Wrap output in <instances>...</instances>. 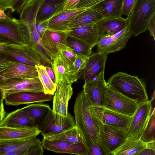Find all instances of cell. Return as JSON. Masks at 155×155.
Here are the masks:
<instances>
[{
    "label": "cell",
    "mask_w": 155,
    "mask_h": 155,
    "mask_svg": "<svg viewBox=\"0 0 155 155\" xmlns=\"http://www.w3.org/2000/svg\"><path fill=\"white\" fill-rule=\"evenodd\" d=\"M89 104L83 90L76 97L74 105L75 125L87 144L98 143L102 124L90 112Z\"/></svg>",
    "instance_id": "1"
},
{
    "label": "cell",
    "mask_w": 155,
    "mask_h": 155,
    "mask_svg": "<svg viewBox=\"0 0 155 155\" xmlns=\"http://www.w3.org/2000/svg\"><path fill=\"white\" fill-rule=\"evenodd\" d=\"M107 83L123 94L137 100L138 103L148 100L145 81L137 76L119 71L109 78Z\"/></svg>",
    "instance_id": "2"
},
{
    "label": "cell",
    "mask_w": 155,
    "mask_h": 155,
    "mask_svg": "<svg viewBox=\"0 0 155 155\" xmlns=\"http://www.w3.org/2000/svg\"><path fill=\"white\" fill-rule=\"evenodd\" d=\"M155 15V0H137L131 16L128 19L133 35L137 36L147 30Z\"/></svg>",
    "instance_id": "3"
},
{
    "label": "cell",
    "mask_w": 155,
    "mask_h": 155,
    "mask_svg": "<svg viewBox=\"0 0 155 155\" xmlns=\"http://www.w3.org/2000/svg\"><path fill=\"white\" fill-rule=\"evenodd\" d=\"M73 94L72 84L61 82L57 84L53 98L52 114L57 125L65 124L71 114L68 112L69 101Z\"/></svg>",
    "instance_id": "4"
},
{
    "label": "cell",
    "mask_w": 155,
    "mask_h": 155,
    "mask_svg": "<svg viewBox=\"0 0 155 155\" xmlns=\"http://www.w3.org/2000/svg\"><path fill=\"white\" fill-rule=\"evenodd\" d=\"M108 86L104 107L119 113L132 116L137 107V101L123 94L112 86Z\"/></svg>",
    "instance_id": "5"
},
{
    "label": "cell",
    "mask_w": 155,
    "mask_h": 155,
    "mask_svg": "<svg viewBox=\"0 0 155 155\" xmlns=\"http://www.w3.org/2000/svg\"><path fill=\"white\" fill-rule=\"evenodd\" d=\"M127 138L126 130L102 124L99 134L98 144L104 155H110Z\"/></svg>",
    "instance_id": "6"
},
{
    "label": "cell",
    "mask_w": 155,
    "mask_h": 155,
    "mask_svg": "<svg viewBox=\"0 0 155 155\" xmlns=\"http://www.w3.org/2000/svg\"><path fill=\"white\" fill-rule=\"evenodd\" d=\"M1 52L20 63L35 66L41 63L40 56L29 44L8 43Z\"/></svg>",
    "instance_id": "7"
},
{
    "label": "cell",
    "mask_w": 155,
    "mask_h": 155,
    "mask_svg": "<svg viewBox=\"0 0 155 155\" xmlns=\"http://www.w3.org/2000/svg\"><path fill=\"white\" fill-rule=\"evenodd\" d=\"M132 35L128 24L117 33L101 38L96 45L97 51L107 54L119 51L125 48Z\"/></svg>",
    "instance_id": "8"
},
{
    "label": "cell",
    "mask_w": 155,
    "mask_h": 155,
    "mask_svg": "<svg viewBox=\"0 0 155 155\" xmlns=\"http://www.w3.org/2000/svg\"><path fill=\"white\" fill-rule=\"evenodd\" d=\"M152 112L151 101L138 103L127 132V138L140 139L149 120Z\"/></svg>",
    "instance_id": "9"
},
{
    "label": "cell",
    "mask_w": 155,
    "mask_h": 155,
    "mask_svg": "<svg viewBox=\"0 0 155 155\" xmlns=\"http://www.w3.org/2000/svg\"><path fill=\"white\" fill-rule=\"evenodd\" d=\"M88 108L90 112L102 124L122 129L127 132L132 116L119 113L104 107L89 104Z\"/></svg>",
    "instance_id": "10"
},
{
    "label": "cell",
    "mask_w": 155,
    "mask_h": 155,
    "mask_svg": "<svg viewBox=\"0 0 155 155\" xmlns=\"http://www.w3.org/2000/svg\"><path fill=\"white\" fill-rule=\"evenodd\" d=\"M0 90L3 98L7 94L17 92H44L43 86L38 77L8 79L0 83Z\"/></svg>",
    "instance_id": "11"
},
{
    "label": "cell",
    "mask_w": 155,
    "mask_h": 155,
    "mask_svg": "<svg viewBox=\"0 0 155 155\" xmlns=\"http://www.w3.org/2000/svg\"><path fill=\"white\" fill-rule=\"evenodd\" d=\"M103 72L95 79L84 84L83 90L90 105L104 107L108 85Z\"/></svg>",
    "instance_id": "12"
},
{
    "label": "cell",
    "mask_w": 155,
    "mask_h": 155,
    "mask_svg": "<svg viewBox=\"0 0 155 155\" xmlns=\"http://www.w3.org/2000/svg\"><path fill=\"white\" fill-rule=\"evenodd\" d=\"M51 65L56 84L61 82L72 84L80 77L76 74L73 65L65 60L58 51L53 58Z\"/></svg>",
    "instance_id": "13"
},
{
    "label": "cell",
    "mask_w": 155,
    "mask_h": 155,
    "mask_svg": "<svg viewBox=\"0 0 155 155\" xmlns=\"http://www.w3.org/2000/svg\"><path fill=\"white\" fill-rule=\"evenodd\" d=\"M0 39L8 43H27L22 28L16 19L9 17L0 19Z\"/></svg>",
    "instance_id": "14"
},
{
    "label": "cell",
    "mask_w": 155,
    "mask_h": 155,
    "mask_svg": "<svg viewBox=\"0 0 155 155\" xmlns=\"http://www.w3.org/2000/svg\"><path fill=\"white\" fill-rule=\"evenodd\" d=\"M41 133L37 126L12 127L0 125V143L27 140Z\"/></svg>",
    "instance_id": "15"
},
{
    "label": "cell",
    "mask_w": 155,
    "mask_h": 155,
    "mask_svg": "<svg viewBox=\"0 0 155 155\" xmlns=\"http://www.w3.org/2000/svg\"><path fill=\"white\" fill-rule=\"evenodd\" d=\"M52 95L47 94L44 92H22L10 94L4 97L7 105L17 106L23 104L43 103L53 100Z\"/></svg>",
    "instance_id": "16"
},
{
    "label": "cell",
    "mask_w": 155,
    "mask_h": 155,
    "mask_svg": "<svg viewBox=\"0 0 155 155\" xmlns=\"http://www.w3.org/2000/svg\"><path fill=\"white\" fill-rule=\"evenodd\" d=\"M44 149L55 153L78 155H88L87 147L82 143H73L61 140H49L43 138L42 141Z\"/></svg>",
    "instance_id": "17"
},
{
    "label": "cell",
    "mask_w": 155,
    "mask_h": 155,
    "mask_svg": "<svg viewBox=\"0 0 155 155\" xmlns=\"http://www.w3.org/2000/svg\"><path fill=\"white\" fill-rule=\"evenodd\" d=\"M107 55L97 51L88 57L82 73L84 84L93 81L101 72H104Z\"/></svg>",
    "instance_id": "18"
},
{
    "label": "cell",
    "mask_w": 155,
    "mask_h": 155,
    "mask_svg": "<svg viewBox=\"0 0 155 155\" xmlns=\"http://www.w3.org/2000/svg\"><path fill=\"white\" fill-rule=\"evenodd\" d=\"M98 22L72 28L68 37L78 40L92 49L101 38Z\"/></svg>",
    "instance_id": "19"
},
{
    "label": "cell",
    "mask_w": 155,
    "mask_h": 155,
    "mask_svg": "<svg viewBox=\"0 0 155 155\" xmlns=\"http://www.w3.org/2000/svg\"><path fill=\"white\" fill-rule=\"evenodd\" d=\"M87 9L81 8L62 10L50 18L48 29L68 33L71 30L69 27L70 22Z\"/></svg>",
    "instance_id": "20"
},
{
    "label": "cell",
    "mask_w": 155,
    "mask_h": 155,
    "mask_svg": "<svg viewBox=\"0 0 155 155\" xmlns=\"http://www.w3.org/2000/svg\"><path fill=\"white\" fill-rule=\"evenodd\" d=\"M68 33L48 29L41 38L42 45L53 60L58 52L57 45L60 43L67 44Z\"/></svg>",
    "instance_id": "21"
},
{
    "label": "cell",
    "mask_w": 155,
    "mask_h": 155,
    "mask_svg": "<svg viewBox=\"0 0 155 155\" xmlns=\"http://www.w3.org/2000/svg\"><path fill=\"white\" fill-rule=\"evenodd\" d=\"M9 63L8 68L1 74L7 80L38 77L37 70L35 66L20 63L13 60H10Z\"/></svg>",
    "instance_id": "22"
},
{
    "label": "cell",
    "mask_w": 155,
    "mask_h": 155,
    "mask_svg": "<svg viewBox=\"0 0 155 155\" xmlns=\"http://www.w3.org/2000/svg\"><path fill=\"white\" fill-rule=\"evenodd\" d=\"M21 21L27 30L28 44L39 54L43 62L51 65L52 60L43 48L41 43V37L37 30L36 18L31 22Z\"/></svg>",
    "instance_id": "23"
},
{
    "label": "cell",
    "mask_w": 155,
    "mask_h": 155,
    "mask_svg": "<svg viewBox=\"0 0 155 155\" xmlns=\"http://www.w3.org/2000/svg\"><path fill=\"white\" fill-rule=\"evenodd\" d=\"M74 125V119L71 114L65 124L63 125L56 124L51 109L38 122L36 126L42 135L57 133Z\"/></svg>",
    "instance_id": "24"
},
{
    "label": "cell",
    "mask_w": 155,
    "mask_h": 155,
    "mask_svg": "<svg viewBox=\"0 0 155 155\" xmlns=\"http://www.w3.org/2000/svg\"><path fill=\"white\" fill-rule=\"evenodd\" d=\"M103 18L102 8L98 4L81 13L70 22L69 27L71 29L79 26L96 23Z\"/></svg>",
    "instance_id": "25"
},
{
    "label": "cell",
    "mask_w": 155,
    "mask_h": 155,
    "mask_svg": "<svg viewBox=\"0 0 155 155\" xmlns=\"http://www.w3.org/2000/svg\"><path fill=\"white\" fill-rule=\"evenodd\" d=\"M98 24L101 38L121 30L128 25L129 22L127 18L121 17L104 18L98 22Z\"/></svg>",
    "instance_id": "26"
},
{
    "label": "cell",
    "mask_w": 155,
    "mask_h": 155,
    "mask_svg": "<svg viewBox=\"0 0 155 155\" xmlns=\"http://www.w3.org/2000/svg\"><path fill=\"white\" fill-rule=\"evenodd\" d=\"M43 138L49 140H61L73 143H82L88 147L86 142L83 139L80 131L75 125L55 133L42 135Z\"/></svg>",
    "instance_id": "27"
},
{
    "label": "cell",
    "mask_w": 155,
    "mask_h": 155,
    "mask_svg": "<svg viewBox=\"0 0 155 155\" xmlns=\"http://www.w3.org/2000/svg\"><path fill=\"white\" fill-rule=\"evenodd\" d=\"M0 125L12 127L36 126L35 121L26 114L22 108L6 115Z\"/></svg>",
    "instance_id": "28"
},
{
    "label": "cell",
    "mask_w": 155,
    "mask_h": 155,
    "mask_svg": "<svg viewBox=\"0 0 155 155\" xmlns=\"http://www.w3.org/2000/svg\"><path fill=\"white\" fill-rule=\"evenodd\" d=\"M66 0H44L39 9L36 22L49 19L63 10Z\"/></svg>",
    "instance_id": "29"
},
{
    "label": "cell",
    "mask_w": 155,
    "mask_h": 155,
    "mask_svg": "<svg viewBox=\"0 0 155 155\" xmlns=\"http://www.w3.org/2000/svg\"><path fill=\"white\" fill-rule=\"evenodd\" d=\"M146 143L140 138H127L117 149L111 153L112 155H138L146 147Z\"/></svg>",
    "instance_id": "30"
},
{
    "label": "cell",
    "mask_w": 155,
    "mask_h": 155,
    "mask_svg": "<svg viewBox=\"0 0 155 155\" xmlns=\"http://www.w3.org/2000/svg\"><path fill=\"white\" fill-rule=\"evenodd\" d=\"M43 148L41 142L36 137L29 139L20 147L5 155H42Z\"/></svg>",
    "instance_id": "31"
},
{
    "label": "cell",
    "mask_w": 155,
    "mask_h": 155,
    "mask_svg": "<svg viewBox=\"0 0 155 155\" xmlns=\"http://www.w3.org/2000/svg\"><path fill=\"white\" fill-rule=\"evenodd\" d=\"M123 0H105L98 4L103 10L104 18H113L122 17Z\"/></svg>",
    "instance_id": "32"
},
{
    "label": "cell",
    "mask_w": 155,
    "mask_h": 155,
    "mask_svg": "<svg viewBox=\"0 0 155 155\" xmlns=\"http://www.w3.org/2000/svg\"><path fill=\"white\" fill-rule=\"evenodd\" d=\"M23 110L35 122H38L51 110L50 106L47 104L41 103L32 104L22 107Z\"/></svg>",
    "instance_id": "33"
},
{
    "label": "cell",
    "mask_w": 155,
    "mask_h": 155,
    "mask_svg": "<svg viewBox=\"0 0 155 155\" xmlns=\"http://www.w3.org/2000/svg\"><path fill=\"white\" fill-rule=\"evenodd\" d=\"M38 73V77L46 94L53 95L56 91L57 84L52 80L48 75L46 66L42 64L35 66Z\"/></svg>",
    "instance_id": "34"
},
{
    "label": "cell",
    "mask_w": 155,
    "mask_h": 155,
    "mask_svg": "<svg viewBox=\"0 0 155 155\" xmlns=\"http://www.w3.org/2000/svg\"><path fill=\"white\" fill-rule=\"evenodd\" d=\"M146 143L155 141V111H152L147 124L140 138Z\"/></svg>",
    "instance_id": "35"
},
{
    "label": "cell",
    "mask_w": 155,
    "mask_h": 155,
    "mask_svg": "<svg viewBox=\"0 0 155 155\" xmlns=\"http://www.w3.org/2000/svg\"><path fill=\"white\" fill-rule=\"evenodd\" d=\"M67 40V45L78 54L88 57L92 53V48L87 45L76 39L69 37Z\"/></svg>",
    "instance_id": "36"
},
{
    "label": "cell",
    "mask_w": 155,
    "mask_h": 155,
    "mask_svg": "<svg viewBox=\"0 0 155 155\" xmlns=\"http://www.w3.org/2000/svg\"><path fill=\"white\" fill-rule=\"evenodd\" d=\"M57 49L65 60L73 65L77 53L72 49L67 44L60 43L57 45Z\"/></svg>",
    "instance_id": "37"
},
{
    "label": "cell",
    "mask_w": 155,
    "mask_h": 155,
    "mask_svg": "<svg viewBox=\"0 0 155 155\" xmlns=\"http://www.w3.org/2000/svg\"><path fill=\"white\" fill-rule=\"evenodd\" d=\"M29 139L0 143V155H5L7 153L17 149Z\"/></svg>",
    "instance_id": "38"
},
{
    "label": "cell",
    "mask_w": 155,
    "mask_h": 155,
    "mask_svg": "<svg viewBox=\"0 0 155 155\" xmlns=\"http://www.w3.org/2000/svg\"><path fill=\"white\" fill-rule=\"evenodd\" d=\"M88 57L76 54L73 66L76 74L80 76L82 74Z\"/></svg>",
    "instance_id": "39"
},
{
    "label": "cell",
    "mask_w": 155,
    "mask_h": 155,
    "mask_svg": "<svg viewBox=\"0 0 155 155\" xmlns=\"http://www.w3.org/2000/svg\"><path fill=\"white\" fill-rule=\"evenodd\" d=\"M137 0H123L122 7L123 15L128 19L131 15Z\"/></svg>",
    "instance_id": "40"
},
{
    "label": "cell",
    "mask_w": 155,
    "mask_h": 155,
    "mask_svg": "<svg viewBox=\"0 0 155 155\" xmlns=\"http://www.w3.org/2000/svg\"><path fill=\"white\" fill-rule=\"evenodd\" d=\"M105 0H81L77 8H85L87 9L94 7Z\"/></svg>",
    "instance_id": "41"
},
{
    "label": "cell",
    "mask_w": 155,
    "mask_h": 155,
    "mask_svg": "<svg viewBox=\"0 0 155 155\" xmlns=\"http://www.w3.org/2000/svg\"><path fill=\"white\" fill-rule=\"evenodd\" d=\"M12 60L7 55L0 52V74L7 69L9 66V61Z\"/></svg>",
    "instance_id": "42"
},
{
    "label": "cell",
    "mask_w": 155,
    "mask_h": 155,
    "mask_svg": "<svg viewBox=\"0 0 155 155\" xmlns=\"http://www.w3.org/2000/svg\"><path fill=\"white\" fill-rule=\"evenodd\" d=\"M88 147V155H103L104 153L102 149L97 143H89Z\"/></svg>",
    "instance_id": "43"
},
{
    "label": "cell",
    "mask_w": 155,
    "mask_h": 155,
    "mask_svg": "<svg viewBox=\"0 0 155 155\" xmlns=\"http://www.w3.org/2000/svg\"><path fill=\"white\" fill-rule=\"evenodd\" d=\"M50 19L36 22V27L41 38L48 29Z\"/></svg>",
    "instance_id": "44"
},
{
    "label": "cell",
    "mask_w": 155,
    "mask_h": 155,
    "mask_svg": "<svg viewBox=\"0 0 155 155\" xmlns=\"http://www.w3.org/2000/svg\"><path fill=\"white\" fill-rule=\"evenodd\" d=\"M155 141L146 143V147L138 155H155Z\"/></svg>",
    "instance_id": "45"
},
{
    "label": "cell",
    "mask_w": 155,
    "mask_h": 155,
    "mask_svg": "<svg viewBox=\"0 0 155 155\" xmlns=\"http://www.w3.org/2000/svg\"><path fill=\"white\" fill-rule=\"evenodd\" d=\"M17 0H0V8L5 11L11 10Z\"/></svg>",
    "instance_id": "46"
},
{
    "label": "cell",
    "mask_w": 155,
    "mask_h": 155,
    "mask_svg": "<svg viewBox=\"0 0 155 155\" xmlns=\"http://www.w3.org/2000/svg\"><path fill=\"white\" fill-rule=\"evenodd\" d=\"M81 0H66L62 10L74 9L77 8L78 5Z\"/></svg>",
    "instance_id": "47"
},
{
    "label": "cell",
    "mask_w": 155,
    "mask_h": 155,
    "mask_svg": "<svg viewBox=\"0 0 155 155\" xmlns=\"http://www.w3.org/2000/svg\"><path fill=\"white\" fill-rule=\"evenodd\" d=\"M150 33V35L155 40V15H154L149 21L147 27Z\"/></svg>",
    "instance_id": "48"
},
{
    "label": "cell",
    "mask_w": 155,
    "mask_h": 155,
    "mask_svg": "<svg viewBox=\"0 0 155 155\" xmlns=\"http://www.w3.org/2000/svg\"><path fill=\"white\" fill-rule=\"evenodd\" d=\"M3 100L0 102V124L6 115L3 104Z\"/></svg>",
    "instance_id": "49"
},
{
    "label": "cell",
    "mask_w": 155,
    "mask_h": 155,
    "mask_svg": "<svg viewBox=\"0 0 155 155\" xmlns=\"http://www.w3.org/2000/svg\"><path fill=\"white\" fill-rule=\"evenodd\" d=\"M46 68L48 75L52 80L54 83H56L55 75L52 67L46 66Z\"/></svg>",
    "instance_id": "50"
},
{
    "label": "cell",
    "mask_w": 155,
    "mask_h": 155,
    "mask_svg": "<svg viewBox=\"0 0 155 155\" xmlns=\"http://www.w3.org/2000/svg\"><path fill=\"white\" fill-rule=\"evenodd\" d=\"M8 17L9 16L5 13V10L0 8V19H5Z\"/></svg>",
    "instance_id": "51"
},
{
    "label": "cell",
    "mask_w": 155,
    "mask_h": 155,
    "mask_svg": "<svg viewBox=\"0 0 155 155\" xmlns=\"http://www.w3.org/2000/svg\"><path fill=\"white\" fill-rule=\"evenodd\" d=\"M8 43L0 41V52H2L5 47L6 45Z\"/></svg>",
    "instance_id": "52"
},
{
    "label": "cell",
    "mask_w": 155,
    "mask_h": 155,
    "mask_svg": "<svg viewBox=\"0 0 155 155\" xmlns=\"http://www.w3.org/2000/svg\"><path fill=\"white\" fill-rule=\"evenodd\" d=\"M7 80V79L5 78L0 74V83H3Z\"/></svg>",
    "instance_id": "53"
},
{
    "label": "cell",
    "mask_w": 155,
    "mask_h": 155,
    "mask_svg": "<svg viewBox=\"0 0 155 155\" xmlns=\"http://www.w3.org/2000/svg\"><path fill=\"white\" fill-rule=\"evenodd\" d=\"M43 0H27V1L30 2H41L43 1Z\"/></svg>",
    "instance_id": "54"
},
{
    "label": "cell",
    "mask_w": 155,
    "mask_h": 155,
    "mask_svg": "<svg viewBox=\"0 0 155 155\" xmlns=\"http://www.w3.org/2000/svg\"><path fill=\"white\" fill-rule=\"evenodd\" d=\"M4 100L3 94L0 90V102Z\"/></svg>",
    "instance_id": "55"
},
{
    "label": "cell",
    "mask_w": 155,
    "mask_h": 155,
    "mask_svg": "<svg viewBox=\"0 0 155 155\" xmlns=\"http://www.w3.org/2000/svg\"><path fill=\"white\" fill-rule=\"evenodd\" d=\"M0 41H2V40H1V39H0Z\"/></svg>",
    "instance_id": "56"
}]
</instances>
